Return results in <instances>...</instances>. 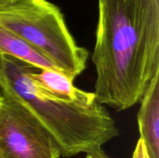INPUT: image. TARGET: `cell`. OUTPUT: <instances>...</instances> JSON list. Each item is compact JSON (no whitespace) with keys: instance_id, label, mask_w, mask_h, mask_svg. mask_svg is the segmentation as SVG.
Returning <instances> with one entry per match:
<instances>
[{"instance_id":"obj_1","label":"cell","mask_w":159,"mask_h":158,"mask_svg":"<svg viewBox=\"0 0 159 158\" xmlns=\"http://www.w3.org/2000/svg\"><path fill=\"white\" fill-rule=\"evenodd\" d=\"M92 60L99 103L122 111L141 102L159 71V3L99 0Z\"/></svg>"},{"instance_id":"obj_2","label":"cell","mask_w":159,"mask_h":158,"mask_svg":"<svg viewBox=\"0 0 159 158\" xmlns=\"http://www.w3.org/2000/svg\"><path fill=\"white\" fill-rule=\"evenodd\" d=\"M27 67L23 60L4 55L3 85H7L44 125L61 156L97 151L118 136L116 122L94 92L85 91L73 100L57 98L33 81Z\"/></svg>"},{"instance_id":"obj_3","label":"cell","mask_w":159,"mask_h":158,"mask_svg":"<svg viewBox=\"0 0 159 158\" xmlns=\"http://www.w3.org/2000/svg\"><path fill=\"white\" fill-rule=\"evenodd\" d=\"M0 26L37 50L71 80L86 67L88 50L76 43L60 9L47 0L2 3Z\"/></svg>"},{"instance_id":"obj_4","label":"cell","mask_w":159,"mask_h":158,"mask_svg":"<svg viewBox=\"0 0 159 158\" xmlns=\"http://www.w3.org/2000/svg\"><path fill=\"white\" fill-rule=\"evenodd\" d=\"M0 156L2 158H59L51 133L8 86H0Z\"/></svg>"},{"instance_id":"obj_5","label":"cell","mask_w":159,"mask_h":158,"mask_svg":"<svg viewBox=\"0 0 159 158\" xmlns=\"http://www.w3.org/2000/svg\"><path fill=\"white\" fill-rule=\"evenodd\" d=\"M138 114L140 138L150 158H159V71L149 83Z\"/></svg>"},{"instance_id":"obj_6","label":"cell","mask_w":159,"mask_h":158,"mask_svg":"<svg viewBox=\"0 0 159 158\" xmlns=\"http://www.w3.org/2000/svg\"><path fill=\"white\" fill-rule=\"evenodd\" d=\"M28 74L39 87L57 98L73 100L85 94V91L75 88L73 81L61 71L38 68L28 64Z\"/></svg>"},{"instance_id":"obj_7","label":"cell","mask_w":159,"mask_h":158,"mask_svg":"<svg viewBox=\"0 0 159 158\" xmlns=\"http://www.w3.org/2000/svg\"><path fill=\"white\" fill-rule=\"evenodd\" d=\"M0 53L11 56L38 68L58 70L48 58L22 39L0 26Z\"/></svg>"},{"instance_id":"obj_8","label":"cell","mask_w":159,"mask_h":158,"mask_svg":"<svg viewBox=\"0 0 159 158\" xmlns=\"http://www.w3.org/2000/svg\"><path fill=\"white\" fill-rule=\"evenodd\" d=\"M132 158H150L145 145H144V141L141 138L138 141V143H137L135 150L133 153Z\"/></svg>"},{"instance_id":"obj_9","label":"cell","mask_w":159,"mask_h":158,"mask_svg":"<svg viewBox=\"0 0 159 158\" xmlns=\"http://www.w3.org/2000/svg\"><path fill=\"white\" fill-rule=\"evenodd\" d=\"M5 81L6 79L4 74V55L0 53V85L4 84Z\"/></svg>"},{"instance_id":"obj_10","label":"cell","mask_w":159,"mask_h":158,"mask_svg":"<svg viewBox=\"0 0 159 158\" xmlns=\"http://www.w3.org/2000/svg\"><path fill=\"white\" fill-rule=\"evenodd\" d=\"M92 153H93V158H110L108 156H107V155L104 153V152L102 151V149L97 150V151L93 152Z\"/></svg>"},{"instance_id":"obj_11","label":"cell","mask_w":159,"mask_h":158,"mask_svg":"<svg viewBox=\"0 0 159 158\" xmlns=\"http://www.w3.org/2000/svg\"><path fill=\"white\" fill-rule=\"evenodd\" d=\"M3 99H4V97H3L2 93L0 92V108H1V105H2V104Z\"/></svg>"},{"instance_id":"obj_12","label":"cell","mask_w":159,"mask_h":158,"mask_svg":"<svg viewBox=\"0 0 159 158\" xmlns=\"http://www.w3.org/2000/svg\"><path fill=\"white\" fill-rule=\"evenodd\" d=\"M85 158H93V153H87V156Z\"/></svg>"},{"instance_id":"obj_13","label":"cell","mask_w":159,"mask_h":158,"mask_svg":"<svg viewBox=\"0 0 159 158\" xmlns=\"http://www.w3.org/2000/svg\"><path fill=\"white\" fill-rule=\"evenodd\" d=\"M6 1H8V0H0V4H2L3 2H6Z\"/></svg>"},{"instance_id":"obj_14","label":"cell","mask_w":159,"mask_h":158,"mask_svg":"<svg viewBox=\"0 0 159 158\" xmlns=\"http://www.w3.org/2000/svg\"><path fill=\"white\" fill-rule=\"evenodd\" d=\"M0 158H2V157H1V156H0Z\"/></svg>"}]
</instances>
